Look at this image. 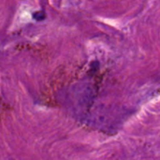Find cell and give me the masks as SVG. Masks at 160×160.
Masks as SVG:
<instances>
[{"label": "cell", "mask_w": 160, "mask_h": 160, "mask_svg": "<svg viewBox=\"0 0 160 160\" xmlns=\"http://www.w3.org/2000/svg\"><path fill=\"white\" fill-rule=\"evenodd\" d=\"M33 17L37 20V21H40V20H43L44 18H45V13L44 12H36V13H34L33 14Z\"/></svg>", "instance_id": "6da1fadb"}]
</instances>
